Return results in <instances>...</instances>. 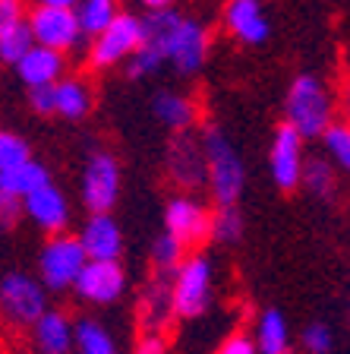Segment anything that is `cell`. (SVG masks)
Instances as JSON below:
<instances>
[{"label":"cell","mask_w":350,"mask_h":354,"mask_svg":"<svg viewBox=\"0 0 350 354\" xmlns=\"http://www.w3.org/2000/svg\"><path fill=\"white\" fill-rule=\"evenodd\" d=\"M142 44L155 48L161 57L174 64L180 76H193L208 57V32L199 19L180 16L177 10H152L142 16Z\"/></svg>","instance_id":"1"},{"label":"cell","mask_w":350,"mask_h":354,"mask_svg":"<svg viewBox=\"0 0 350 354\" xmlns=\"http://www.w3.org/2000/svg\"><path fill=\"white\" fill-rule=\"evenodd\" d=\"M284 124L307 140H322L325 130L335 124V95L315 73L293 76L284 95Z\"/></svg>","instance_id":"2"},{"label":"cell","mask_w":350,"mask_h":354,"mask_svg":"<svg viewBox=\"0 0 350 354\" xmlns=\"http://www.w3.org/2000/svg\"><path fill=\"white\" fill-rule=\"evenodd\" d=\"M202 149H205V165H208L212 199L218 203V209L237 206V199L243 196V187H246V168H243L237 146L221 127L208 124L202 130Z\"/></svg>","instance_id":"3"},{"label":"cell","mask_w":350,"mask_h":354,"mask_svg":"<svg viewBox=\"0 0 350 354\" xmlns=\"http://www.w3.org/2000/svg\"><path fill=\"white\" fill-rule=\"evenodd\" d=\"M212 259L196 253L186 257L183 266L174 275V313L180 319H196L202 317L208 304H212Z\"/></svg>","instance_id":"4"},{"label":"cell","mask_w":350,"mask_h":354,"mask_svg":"<svg viewBox=\"0 0 350 354\" xmlns=\"http://www.w3.org/2000/svg\"><path fill=\"white\" fill-rule=\"evenodd\" d=\"M86 263H88V257H86V250H82L79 237L54 234L41 250V279L51 291H64V288L76 285V279L82 275Z\"/></svg>","instance_id":"5"},{"label":"cell","mask_w":350,"mask_h":354,"mask_svg":"<svg viewBox=\"0 0 350 354\" xmlns=\"http://www.w3.org/2000/svg\"><path fill=\"white\" fill-rule=\"evenodd\" d=\"M139 48H142V19L133 13H120L95 38L92 51H88V60H92V66L104 70V66H114L120 60H130Z\"/></svg>","instance_id":"6"},{"label":"cell","mask_w":350,"mask_h":354,"mask_svg":"<svg viewBox=\"0 0 350 354\" xmlns=\"http://www.w3.org/2000/svg\"><path fill=\"white\" fill-rule=\"evenodd\" d=\"M303 165H307L303 136L291 124H278L275 136H271V149H269V174L278 190L284 193L297 190L300 177H303Z\"/></svg>","instance_id":"7"},{"label":"cell","mask_w":350,"mask_h":354,"mask_svg":"<svg viewBox=\"0 0 350 354\" xmlns=\"http://www.w3.org/2000/svg\"><path fill=\"white\" fill-rule=\"evenodd\" d=\"M29 29L35 44L51 48L57 54L73 51L82 38V26L76 10H60V7H35L29 13Z\"/></svg>","instance_id":"8"},{"label":"cell","mask_w":350,"mask_h":354,"mask_svg":"<svg viewBox=\"0 0 350 354\" xmlns=\"http://www.w3.org/2000/svg\"><path fill=\"white\" fill-rule=\"evenodd\" d=\"M0 310L16 326H35L48 313L44 307V288L22 272H10L0 279Z\"/></svg>","instance_id":"9"},{"label":"cell","mask_w":350,"mask_h":354,"mask_svg":"<svg viewBox=\"0 0 350 354\" xmlns=\"http://www.w3.org/2000/svg\"><path fill=\"white\" fill-rule=\"evenodd\" d=\"M120 193V168L117 158L108 152L92 155L82 174V203L92 209V215H108V209L117 203Z\"/></svg>","instance_id":"10"},{"label":"cell","mask_w":350,"mask_h":354,"mask_svg":"<svg viewBox=\"0 0 350 354\" xmlns=\"http://www.w3.org/2000/svg\"><path fill=\"white\" fill-rule=\"evenodd\" d=\"M168 234L177 237L183 247H199L205 237H212V212L190 196H177L164 209Z\"/></svg>","instance_id":"11"},{"label":"cell","mask_w":350,"mask_h":354,"mask_svg":"<svg viewBox=\"0 0 350 354\" xmlns=\"http://www.w3.org/2000/svg\"><path fill=\"white\" fill-rule=\"evenodd\" d=\"M168 171L174 177V184H180L183 190H196V187L208 184L202 136H193L190 130L177 133V140L171 142V152H168Z\"/></svg>","instance_id":"12"},{"label":"cell","mask_w":350,"mask_h":354,"mask_svg":"<svg viewBox=\"0 0 350 354\" xmlns=\"http://www.w3.org/2000/svg\"><path fill=\"white\" fill-rule=\"evenodd\" d=\"M73 288L79 291V297H86V301H92V304H114L117 297L124 295V288H126L124 266L117 263V259L114 263L88 259Z\"/></svg>","instance_id":"13"},{"label":"cell","mask_w":350,"mask_h":354,"mask_svg":"<svg viewBox=\"0 0 350 354\" xmlns=\"http://www.w3.org/2000/svg\"><path fill=\"white\" fill-rule=\"evenodd\" d=\"M224 26L237 41L249 44V48L265 44L271 35V22L259 0H231L224 7Z\"/></svg>","instance_id":"14"},{"label":"cell","mask_w":350,"mask_h":354,"mask_svg":"<svg viewBox=\"0 0 350 354\" xmlns=\"http://www.w3.org/2000/svg\"><path fill=\"white\" fill-rule=\"evenodd\" d=\"M79 243L88 259L114 263L124 250V234H120V228H117V221L110 215H92L79 234Z\"/></svg>","instance_id":"15"},{"label":"cell","mask_w":350,"mask_h":354,"mask_svg":"<svg viewBox=\"0 0 350 354\" xmlns=\"http://www.w3.org/2000/svg\"><path fill=\"white\" fill-rule=\"evenodd\" d=\"M22 203H26L29 218L35 221L38 228L51 231V234H60V231L66 228V221H70V206H66V196L54 184L41 187V190L32 193L29 199H22Z\"/></svg>","instance_id":"16"},{"label":"cell","mask_w":350,"mask_h":354,"mask_svg":"<svg viewBox=\"0 0 350 354\" xmlns=\"http://www.w3.org/2000/svg\"><path fill=\"white\" fill-rule=\"evenodd\" d=\"M19 70V80L29 88H41V86H57L60 73H64V54L51 51V48H41L35 44L26 57L16 64Z\"/></svg>","instance_id":"17"},{"label":"cell","mask_w":350,"mask_h":354,"mask_svg":"<svg viewBox=\"0 0 350 354\" xmlns=\"http://www.w3.org/2000/svg\"><path fill=\"white\" fill-rule=\"evenodd\" d=\"M174 317V288L168 285V279L158 275L142 295V329L161 335V329H168Z\"/></svg>","instance_id":"18"},{"label":"cell","mask_w":350,"mask_h":354,"mask_svg":"<svg viewBox=\"0 0 350 354\" xmlns=\"http://www.w3.org/2000/svg\"><path fill=\"white\" fill-rule=\"evenodd\" d=\"M73 342V323L57 310H48L35 323V345L41 354H70Z\"/></svg>","instance_id":"19"},{"label":"cell","mask_w":350,"mask_h":354,"mask_svg":"<svg viewBox=\"0 0 350 354\" xmlns=\"http://www.w3.org/2000/svg\"><path fill=\"white\" fill-rule=\"evenodd\" d=\"M259 354H291V323L278 307H269L255 323Z\"/></svg>","instance_id":"20"},{"label":"cell","mask_w":350,"mask_h":354,"mask_svg":"<svg viewBox=\"0 0 350 354\" xmlns=\"http://www.w3.org/2000/svg\"><path fill=\"white\" fill-rule=\"evenodd\" d=\"M152 111L161 124L177 133H186L196 124V104L186 95H180V92H171V88H161L158 95L152 98Z\"/></svg>","instance_id":"21"},{"label":"cell","mask_w":350,"mask_h":354,"mask_svg":"<svg viewBox=\"0 0 350 354\" xmlns=\"http://www.w3.org/2000/svg\"><path fill=\"white\" fill-rule=\"evenodd\" d=\"M51 184V177H48V168L38 162H26L19 168H10V171H0V190L10 193L16 199H29L32 193H38L41 187Z\"/></svg>","instance_id":"22"},{"label":"cell","mask_w":350,"mask_h":354,"mask_svg":"<svg viewBox=\"0 0 350 354\" xmlns=\"http://www.w3.org/2000/svg\"><path fill=\"white\" fill-rule=\"evenodd\" d=\"M300 187L315 199H331L338 190V177H335V165L322 155H307V165H303V177H300Z\"/></svg>","instance_id":"23"},{"label":"cell","mask_w":350,"mask_h":354,"mask_svg":"<svg viewBox=\"0 0 350 354\" xmlns=\"http://www.w3.org/2000/svg\"><path fill=\"white\" fill-rule=\"evenodd\" d=\"M54 104H57V114L79 120L92 108V92H88V86L82 80H60L54 86Z\"/></svg>","instance_id":"24"},{"label":"cell","mask_w":350,"mask_h":354,"mask_svg":"<svg viewBox=\"0 0 350 354\" xmlns=\"http://www.w3.org/2000/svg\"><path fill=\"white\" fill-rule=\"evenodd\" d=\"M76 16H79L82 35L98 38L120 13H117V0H79Z\"/></svg>","instance_id":"25"},{"label":"cell","mask_w":350,"mask_h":354,"mask_svg":"<svg viewBox=\"0 0 350 354\" xmlns=\"http://www.w3.org/2000/svg\"><path fill=\"white\" fill-rule=\"evenodd\" d=\"M73 339H76L79 354H117L114 339H110L108 329H104L101 323H95V319H79L73 329Z\"/></svg>","instance_id":"26"},{"label":"cell","mask_w":350,"mask_h":354,"mask_svg":"<svg viewBox=\"0 0 350 354\" xmlns=\"http://www.w3.org/2000/svg\"><path fill=\"white\" fill-rule=\"evenodd\" d=\"M322 146H325V158H329L335 168H341L344 174H350V124H331L322 136Z\"/></svg>","instance_id":"27"},{"label":"cell","mask_w":350,"mask_h":354,"mask_svg":"<svg viewBox=\"0 0 350 354\" xmlns=\"http://www.w3.org/2000/svg\"><path fill=\"white\" fill-rule=\"evenodd\" d=\"M32 48H35V38H32L29 19H22L19 26H13L10 32L0 35V60H7V64H19Z\"/></svg>","instance_id":"28"},{"label":"cell","mask_w":350,"mask_h":354,"mask_svg":"<svg viewBox=\"0 0 350 354\" xmlns=\"http://www.w3.org/2000/svg\"><path fill=\"white\" fill-rule=\"evenodd\" d=\"M152 259H155V269H158L161 279L168 275H177V269L183 266V243L177 237H171L168 231L155 241V250H152Z\"/></svg>","instance_id":"29"},{"label":"cell","mask_w":350,"mask_h":354,"mask_svg":"<svg viewBox=\"0 0 350 354\" xmlns=\"http://www.w3.org/2000/svg\"><path fill=\"white\" fill-rule=\"evenodd\" d=\"M212 237L218 243H237L243 237V215L237 206L218 209L212 215Z\"/></svg>","instance_id":"30"},{"label":"cell","mask_w":350,"mask_h":354,"mask_svg":"<svg viewBox=\"0 0 350 354\" xmlns=\"http://www.w3.org/2000/svg\"><path fill=\"white\" fill-rule=\"evenodd\" d=\"M300 342H303V348H307L309 354H329L331 348H335V332H331L329 323H319V319H313L309 326H303V335H300Z\"/></svg>","instance_id":"31"},{"label":"cell","mask_w":350,"mask_h":354,"mask_svg":"<svg viewBox=\"0 0 350 354\" xmlns=\"http://www.w3.org/2000/svg\"><path fill=\"white\" fill-rule=\"evenodd\" d=\"M29 162V146L26 140L13 136V133L0 130V171H10V168H19V165Z\"/></svg>","instance_id":"32"},{"label":"cell","mask_w":350,"mask_h":354,"mask_svg":"<svg viewBox=\"0 0 350 354\" xmlns=\"http://www.w3.org/2000/svg\"><path fill=\"white\" fill-rule=\"evenodd\" d=\"M164 64H168V60L161 57L155 48H146V44H142V48L126 60V73H130L133 80H142V76H148V73H158Z\"/></svg>","instance_id":"33"},{"label":"cell","mask_w":350,"mask_h":354,"mask_svg":"<svg viewBox=\"0 0 350 354\" xmlns=\"http://www.w3.org/2000/svg\"><path fill=\"white\" fill-rule=\"evenodd\" d=\"M19 215H22V203L16 196H10V193L0 190V228L3 231L13 228L16 221H19Z\"/></svg>","instance_id":"34"},{"label":"cell","mask_w":350,"mask_h":354,"mask_svg":"<svg viewBox=\"0 0 350 354\" xmlns=\"http://www.w3.org/2000/svg\"><path fill=\"white\" fill-rule=\"evenodd\" d=\"M218 354H259V348H255V339L237 332V335H231V339L221 342Z\"/></svg>","instance_id":"35"},{"label":"cell","mask_w":350,"mask_h":354,"mask_svg":"<svg viewBox=\"0 0 350 354\" xmlns=\"http://www.w3.org/2000/svg\"><path fill=\"white\" fill-rule=\"evenodd\" d=\"M19 22H22L19 0H0V35H3V32H10L13 26H19Z\"/></svg>","instance_id":"36"},{"label":"cell","mask_w":350,"mask_h":354,"mask_svg":"<svg viewBox=\"0 0 350 354\" xmlns=\"http://www.w3.org/2000/svg\"><path fill=\"white\" fill-rule=\"evenodd\" d=\"M32 108L38 111V114H54L57 111V104H54V86H41V88H32Z\"/></svg>","instance_id":"37"},{"label":"cell","mask_w":350,"mask_h":354,"mask_svg":"<svg viewBox=\"0 0 350 354\" xmlns=\"http://www.w3.org/2000/svg\"><path fill=\"white\" fill-rule=\"evenodd\" d=\"M136 354H168V342L164 335H155V332H146L136 345Z\"/></svg>","instance_id":"38"},{"label":"cell","mask_w":350,"mask_h":354,"mask_svg":"<svg viewBox=\"0 0 350 354\" xmlns=\"http://www.w3.org/2000/svg\"><path fill=\"white\" fill-rule=\"evenodd\" d=\"M38 7H60V10H76L79 0H38Z\"/></svg>","instance_id":"39"},{"label":"cell","mask_w":350,"mask_h":354,"mask_svg":"<svg viewBox=\"0 0 350 354\" xmlns=\"http://www.w3.org/2000/svg\"><path fill=\"white\" fill-rule=\"evenodd\" d=\"M142 7L152 13V10H174V0H139Z\"/></svg>","instance_id":"40"},{"label":"cell","mask_w":350,"mask_h":354,"mask_svg":"<svg viewBox=\"0 0 350 354\" xmlns=\"http://www.w3.org/2000/svg\"><path fill=\"white\" fill-rule=\"evenodd\" d=\"M344 111H347V120H344V124H350V88L344 92Z\"/></svg>","instance_id":"41"},{"label":"cell","mask_w":350,"mask_h":354,"mask_svg":"<svg viewBox=\"0 0 350 354\" xmlns=\"http://www.w3.org/2000/svg\"><path fill=\"white\" fill-rule=\"evenodd\" d=\"M347 317H350V310H347Z\"/></svg>","instance_id":"42"}]
</instances>
